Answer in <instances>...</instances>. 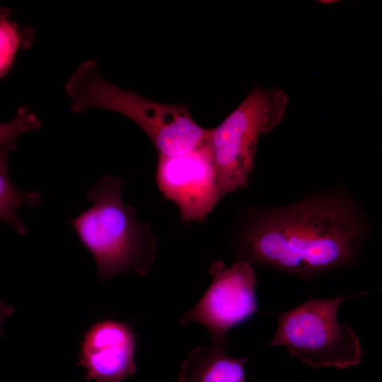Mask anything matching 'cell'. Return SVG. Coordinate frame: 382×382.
<instances>
[{
    "label": "cell",
    "mask_w": 382,
    "mask_h": 382,
    "mask_svg": "<svg viewBox=\"0 0 382 382\" xmlns=\"http://www.w3.org/2000/svg\"><path fill=\"white\" fill-rule=\"evenodd\" d=\"M363 230L357 211L345 198L310 199L253 222L241 238V260L311 279L349 265Z\"/></svg>",
    "instance_id": "6da1fadb"
},
{
    "label": "cell",
    "mask_w": 382,
    "mask_h": 382,
    "mask_svg": "<svg viewBox=\"0 0 382 382\" xmlns=\"http://www.w3.org/2000/svg\"><path fill=\"white\" fill-rule=\"evenodd\" d=\"M123 184L120 178H101L86 195L92 205L69 221L94 258L102 282L131 271L144 276L155 258L156 238L134 207L124 204Z\"/></svg>",
    "instance_id": "7a4b0ae2"
},
{
    "label": "cell",
    "mask_w": 382,
    "mask_h": 382,
    "mask_svg": "<svg viewBox=\"0 0 382 382\" xmlns=\"http://www.w3.org/2000/svg\"><path fill=\"white\" fill-rule=\"evenodd\" d=\"M65 91L73 112L103 109L120 113L144 130L161 156L185 154L204 143L209 134V129L193 120L187 105L154 102L117 87L102 77L94 60L76 67Z\"/></svg>",
    "instance_id": "3957f363"
},
{
    "label": "cell",
    "mask_w": 382,
    "mask_h": 382,
    "mask_svg": "<svg viewBox=\"0 0 382 382\" xmlns=\"http://www.w3.org/2000/svg\"><path fill=\"white\" fill-rule=\"evenodd\" d=\"M288 104L279 89L254 88L217 127L209 129L208 143L216 171V193L224 197L248 184L260 135L282 120Z\"/></svg>",
    "instance_id": "277c9868"
},
{
    "label": "cell",
    "mask_w": 382,
    "mask_h": 382,
    "mask_svg": "<svg viewBox=\"0 0 382 382\" xmlns=\"http://www.w3.org/2000/svg\"><path fill=\"white\" fill-rule=\"evenodd\" d=\"M363 294L311 297L291 310L270 313L277 317L278 326L268 347L284 346L291 355L313 368L357 366L363 354L359 341L347 324L338 321L337 313L344 301Z\"/></svg>",
    "instance_id": "5b68a950"
},
{
    "label": "cell",
    "mask_w": 382,
    "mask_h": 382,
    "mask_svg": "<svg viewBox=\"0 0 382 382\" xmlns=\"http://www.w3.org/2000/svg\"><path fill=\"white\" fill-rule=\"evenodd\" d=\"M212 281L198 303L180 319L186 326L197 322L209 332L211 342L227 344V332L258 311L256 276L251 265L239 260L231 267L213 262L209 270Z\"/></svg>",
    "instance_id": "8992f818"
},
{
    "label": "cell",
    "mask_w": 382,
    "mask_h": 382,
    "mask_svg": "<svg viewBox=\"0 0 382 382\" xmlns=\"http://www.w3.org/2000/svg\"><path fill=\"white\" fill-rule=\"evenodd\" d=\"M156 180L184 221H202L219 202L216 171L207 139L185 154L158 155Z\"/></svg>",
    "instance_id": "52a82bcc"
},
{
    "label": "cell",
    "mask_w": 382,
    "mask_h": 382,
    "mask_svg": "<svg viewBox=\"0 0 382 382\" xmlns=\"http://www.w3.org/2000/svg\"><path fill=\"white\" fill-rule=\"evenodd\" d=\"M135 337L131 327L105 319L93 323L80 344L78 364L86 380L122 382L137 370Z\"/></svg>",
    "instance_id": "ba28073f"
},
{
    "label": "cell",
    "mask_w": 382,
    "mask_h": 382,
    "mask_svg": "<svg viewBox=\"0 0 382 382\" xmlns=\"http://www.w3.org/2000/svg\"><path fill=\"white\" fill-rule=\"evenodd\" d=\"M226 345L211 342L188 352L176 382H245L248 359L226 354Z\"/></svg>",
    "instance_id": "9c48e42d"
},
{
    "label": "cell",
    "mask_w": 382,
    "mask_h": 382,
    "mask_svg": "<svg viewBox=\"0 0 382 382\" xmlns=\"http://www.w3.org/2000/svg\"><path fill=\"white\" fill-rule=\"evenodd\" d=\"M17 141L0 145V221L18 233L25 235L27 228L16 215L22 206L33 207L41 202L36 191L25 192L16 187L9 176L8 158L16 146Z\"/></svg>",
    "instance_id": "30bf717a"
},
{
    "label": "cell",
    "mask_w": 382,
    "mask_h": 382,
    "mask_svg": "<svg viewBox=\"0 0 382 382\" xmlns=\"http://www.w3.org/2000/svg\"><path fill=\"white\" fill-rule=\"evenodd\" d=\"M35 41V31L16 22L10 8L0 6V81L12 71L19 53L29 50Z\"/></svg>",
    "instance_id": "8fae6325"
},
{
    "label": "cell",
    "mask_w": 382,
    "mask_h": 382,
    "mask_svg": "<svg viewBox=\"0 0 382 382\" xmlns=\"http://www.w3.org/2000/svg\"><path fill=\"white\" fill-rule=\"evenodd\" d=\"M41 126V121L29 107L21 106L11 120L0 123V145L16 141L21 135L35 131Z\"/></svg>",
    "instance_id": "7c38bea8"
},
{
    "label": "cell",
    "mask_w": 382,
    "mask_h": 382,
    "mask_svg": "<svg viewBox=\"0 0 382 382\" xmlns=\"http://www.w3.org/2000/svg\"><path fill=\"white\" fill-rule=\"evenodd\" d=\"M14 311L13 306L0 301V337L2 336V325L5 320Z\"/></svg>",
    "instance_id": "4fadbf2b"
}]
</instances>
